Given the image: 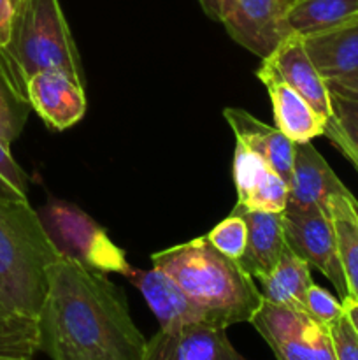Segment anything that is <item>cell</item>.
<instances>
[{"label": "cell", "mask_w": 358, "mask_h": 360, "mask_svg": "<svg viewBox=\"0 0 358 360\" xmlns=\"http://www.w3.org/2000/svg\"><path fill=\"white\" fill-rule=\"evenodd\" d=\"M329 334L336 360H358V334L346 315L329 326Z\"/></svg>", "instance_id": "obj_28"}, {"label": "cell", "mask_w": 358, "mask_h": 360, "mask_svg": "<svg viewBox=\"0 0 358 360\" xmlns=\"http://www.w3.org/2000/svg\"><path fill=\"white\" fill-rule=\"evenodd\" d=\"M0 195L28 200V176L11 155V148L0 141Z\"/></svg>", "instance_id": "obj_26"}, {"label": "cell", "mask_w": 358, "mask_h": 360, "mask_svg": "<svg viewBox=\"0 0 358 360\" xmlns=\"http://www.w3.org/2000/svg\"><path fill=\"white\" fill-rule=\"evenodd\" d=\"M249 323L277 360H336L329 327L304 309L263 301Z\"/></svg>", "instance_id": "obj_6"}, {"label": "cell", "mask_w": 358, "mask_h": 360, "mask_svg": "<svg viewBox=\"0 0 358 360\" xmlns=\"http://www.w3.org/2000/svg\"><path fill=\"white\" fill-rule=\"evenodd\" d=\"M128 280L144 295L150 309L160 322V329H174L188 323H209L206 313L164 271L157 267L151 271L133 269Z\"/></svg>", "instance_id": "obj_16"}, {"label": "cell", "mask_w": 358, "mask_h": 360, "mask_svg": "<svg viewBox=\"0 0 358 360\" xmlns=\"http://www.w3.org/2000/svg\"><path fill=\"white\" fill-rule=\"evenodd\" d=\"M260 283H262L260 294L263 301L305 311V294L314 281L311 278V266L295 255L290 248H286L276 269L267 278L260 280Z\"/></svg>", "instance_id": "obj_20"}, {"label": "cell", "mask_w": 358, "mask_h": 360, "mask_svg": "<svg viewBox=\"0 0 358 360\" xmlns=\"http://www.w3.org/2000/svg\"><path fill=\"white\" fill-rule=\"evenodd\" d=\"M32 111L30 102L11 88L0 72V141L6 146L21 136Z\"/></svg>", "instance_id": "obj_24"}, {"label": "cell", "mask_w": 358, "mask_h": 360, "mask_svg": "<svg viewBox=\"0 0 358 360\" xmlns=\"http://www.w3.org/2000/svg\"><path fill=\"white\" fill-rule=\"evenodd\" d=\"M232 213L242 217L248 229L244 255L237 260L239 266L253 278L263 280L279 264L281 255L288 248L284 239L283 211H242L232 210Z\"/></svg>", "instance_id": "obj_17"}, {"label": "cell", "mask_w": 358, "mask_h": 360, "mask_svg": "<svg viewBox=\"0 0 358 360\" xmlns=\"http://www.w3.org/2000/svg\"><path fill=\"white\" fill-rule=\"evenodd\" d=\"M232 172L237 190L234 210L284 211L288 204V183L241 143H235Z\"/></svg>", "instance_id": "obj_11"}, {"label": "cell", "mask_w": 358, "mask_h": 360, "mask_svg": "<svg viewBox=\"0 0 358 360\" xmlns=\"http://www.w3.org/2000/svg\"><path fill=\"white\" fill-rule=\"evenodd\" d=\"M225 330L209 323L160 329L147 341L144 360H246Z\"/></svg>", "instance_id": "obj_10"}, {"label": "cell", "mask_w": 358, "mask_h": 360, "mask_svg": "<svg viewBox=\"0 0 358 360\" xmlns=\"http://www.w3.org/2000/svg\"><path fill=\"white\" fill-rule=\"evenodd\" d=\"M336 195H351V192L311 143L297 144L288 183V204L330 211V200Z\"/></svg>", "instance_id": "obj_12"}, {"label": "cell", "mask_w": 358, "mask_h": 360, "mask_svg": "<svg viewBox=\"0 0 358 360\" xmlns=\"http://www.w3.org/2000/svg\"><path fill=\"white\" fill-rule=\"evenodd\" d=\"M283 225L288 248L309 266L318 269L339 292L340 301L346 299V278L337 252L330 211L286 204L283 211Z\"/></svg>", "instance_id": "obj_7"}, {"label": "cell", "mask_w": 358, "mask_h": 360, "mask_svg": "<svg viewBox=\"0 0 358 360\" xmlns=\"http://www.w3.org/2000/svg\"><path fill=\"white\" fill-rule=\"evenodd\" d=\"M312 63L325 81L358 70V18L302 37Z\"/></svg>", "instance_id": "obj_18"}, {"label": "cell", "mask_w": 358, "mask_h": 360, "mask_svg": "<svg viewBox=\"0 0 358 360\" xmlns=\"http://www.w3.org/2000/svg\"><path fill=\"white\" fill-rule=\"evenodd\" d=\"M46 229L63 255L100 273H118L126 278L132 274L125 252L76 206L53 202L46 207Z\"/></svg>", "instance_id": "obj_5"}, {"label": "cell", "mask_w": 358, "mask_h": 360, "mask_svg": "<svg viewBox=\"0 0 358 360\" xmlns=\"http://www.w3.org/2000/svg\"><path fill=\"white\" fill-rule=\"evenodd\" d=\"M63 252L28 200L0 195V323L37 320L48 294V269Z\"/></svg>", "instance_id": "obj_3"}, {"label": "cell", "mask_w": 358, "mask_h": 360, "mask_svg": "<svg viewBox=\"0 0 358 360\" xmlns=\"http://www.w3.org/2000/svg\"><path fill=\"white\" fill-rule=\"evenodd\" d=\"M27 101L51 130H67L86 112L84 84L60 69H46L27 83Z\"/></svg>", "instance_id": "obj_9"}, {"label": "cell", "mask_w": 358, "mask_h": 360, "mask_svg": "<svg viewBox=\"0 0 358 360\" xmlns=\"http://www.w3.org/2000/svg\"><path fill=\"white\" fill-rule=\"evenodd\" d=\"M223 118L234 132L235 143H241L249 151L258 155L272 171L290 183L297 148L293 141L288 139L277 127L260 122L244 109L225 108Z\"/></svg>", "instance_id": "obj_15"}, {"label": "cell", "mask_w": 358, "mask_h": 360, "mask_svg": "<svg viewBox=\"0 0 358 360\" xmlns=\"http://www.w3.org/2000/svg\"><path fill=\"white\" fill-rule=\"evenodd\" d=\"M232 39L267 58L288 34L279 0H225L218 18Z\"/></svg>", "instance_id": "obj_8"}, {"label": "cell", "mask_w": 358, "mask_h": 360, "mask_svg": "<svg viewBox=\"0 0 358 360\" xmlns=\"http://www.w3.org/2000/svg\"><path fill=\"white\" fill-rule=\"evenodd\" d=\"M21 2H23V0H13V6H14V9H16V7L20 6Z\"/></svg>", "instance_id": "obj_34"}, {"label": "cell", "mask_w": 358, "mask_h": 360, "mask_svg": "<svg viewBox=\"0 0 358 360\" xmlns=\"http://www.w3.org/2000/svg\"><path fill=\"white\" fill-rule=\"evenodd\" d=\"M153 267L171 276L216 327L251 322L263 297L237 260L214 248L207 236L151 255Z\"/></svg>", "instance_id": "obj_2"}, {"label": "cell", "mask_w": 358, "mask_h": 360, "mask_svg": "<svg viewBox=\"0 0 358 360\" xmlns=\"http://www.w3.org/2000/svg\"><path fill=\"white\" fill-rule=\"evenodd\" d=\"M279 2H281V6H283V9H286L288 6H291V4L297 2V0H279Z\"/></svg>", "instance_id": "obj_33"}, {"label": "cell", "mask_w": 358, "mask_h": 360, "mask_svg": "<svg viewBox=\"0 0 358 360\" xmlns=\"http://www.w3.org/2000/svg\"><path fill=\"white\" fill-rule=\"evenodd\" d=\"M330 143L353 164L358 172V102L330 94V116L325 134Z\"/></svg>", "instance_id": "obj_22"}, {"label": "cell", "mask_w": 358, "mask_h": 360, "mask_svg": "<svg viewBox=\"0 0 358 360\" xmlns=\"http://www.w3.org/2000/svg\"><path fill=\"white\" fill-rule=\"evenodd\" d=\"M343 304H344V315H346V319L350 320V323L353 326L354 333L358 334V299L346 297L343 299Z\"/></svg>", "instance_id": "obj_31"}, {"label": "cell", "mask_w": 358, "mask_h": 360, "mask_svg": "<svg viewBox=\"0 0 358 360\" xmlns=\"http://www.w3.org/2000/svg\"><path fill=\"white\" fill-rule=\"evenodd\" d=\"M256 77L269 91L272 102L274 123L295 144L311 143L325 134V123L316 109L288 83H284L265 62L260 63Z\"/></svg>", "instance_id": "obj_13"}, {"label": "cell", "mask_w": 358, "mask_h": 360, "mask_svg": "<svg viewBox=\"0 0 358 360\" xmlns=\"http://www.w3.org/2000/svg\"><path fill=\"white\" fill-rule=\"evenodd\" d=\"M14 6L13 0H0V49L9 42L13 30Z\"/></svg>", "instance_id": "obj_30"}, {"label": "cell", "mask_w": 358, "mask_h": 360, "mask_svg": "<svg viewBox=\"0 0 358 360\" xmlns=\"http://www.w3.org/2000/svg\"><path fill=\"white\" fill-rule=\"evenodd\" d=\"M46 69L83 81V65L58 0H23L14 9L9 42L0 49V72L27 98V83Z\"/></svg>", "instance_id": "obj_4"}, {"label": "cell", "mask_w": 358, "mask_h": 360, "mask_svg": "<svg viewBox=\"0 0 358 360\" xmlns=\"http://www.w3.org/2000/svg\"><path fill=\"white\" fill-rule=\"evenodd\" d=\"M304 308L309 316H312L316 322L325 327L332 326L340 316H344L343 301L336 299L329 290H325L323 287H318L316 283H312L307 288Z\"/></svg>", "instance_id": "obj_27"}, {"label": "cell", "mask_w": 358, "mask_h": 360, "mask_svg": "<svg viewBox=\"0 0 358 360\" xmlns=\"http://www.w3.org/2000/svg\"><path fill=\"white\" fill-rule=\"evenodd\" d=\"M358 18V0H297L284 9L288 34H318Z\"/></svg>", "instance_id": "obj_19"}, {"label": "cell", "mask_w": 358, "mask_h": 360, "mask_svg": "<svg viewBox=\"0 0 358 360\" xmlns=\"http://www.w3.org/2000/svg\"><path fill=\"white\" fill-rule=\"evenodd\" d=\"M211 245L220 250L228 259L239 260L244 255L246 241H248V229L246 221L239 214L230 213L225 220H221L213 231L207 234Z\"/></svg>", "instance_id": "obj_25"}, {"label": "cell", "mask_w": 358, "mask_h": 360, "mask_svg": "<svg viewBox=\"0 0 358 360\" xmlns=\"http://www.w3.org/2000/svg\"><path fill=\"white\" fill-rule=\"evenodd\" d=\"M199 2H200V6H202L204 13H206L209 18H213V20L218 21V18H220L221 6H223L225 0H199Z\"/></svg>", "instance_id": "obj_32"}, {"label": "cell", "mask_w": 358, "mask_h": 360, "mask_svg": "<svg viewBox=\"0 0 358 360\" xmlns=\"http://www.w3.org/2000/svg\"><path fill=\"white\" fill-rule=\"evenodd\" d=\"M330 220L336 232L337 252L346 278L347 297L358 299V202L353 195L330 200Z\"/></svg>", "instance_id": "obj_21"}, {"label": "cell", "mask_w": 358, "mask_h": 360, "mask_svg": "<svg viewBox=\"0 0 358 360\" xmlns=\"http://www.w3.org/2000/svg\"><path fill=\"white\" fill-rule=\"evenodd\" d=\"M326 84H329L330 94L340 95V97H346L358 102V70L350 74V76L326 81Z\"/></svg>", "instance_id": "obj_29"}, {"label": "cell", "mask_w": 358, "mask_h": 360, "mask_svg": "<svg viewBox=\"0 0 358 360\" xmlns=\"http://www.w3.org/2000/svg\"><path fill=\"white\" fill-rule=\"evenodd\" d=\"M262 62H265L284 83H288L295 91H298L316 109V112L329 120V84L312 63L300 35H286L267 58H262Z\"/></svg>", "instance_id": "obj_14"}, {"label": "cell", "mask_w": 358, "mask_h": 360, "mask_svg": "<svg viewBox=\"0 0 358 360\" xmlns=\"http://www.w3.org/2000/svg\"><path fill=\"white\" fill-rule=\"evenodd\" d=\"M39 350L51 360H144L147 340L105 273L63 257L48 269L37 316Z\"/></svg>", "instance_id": "obj_1"}, {"label": "cell", "mask_w": 358, "mask_h": 360, "mask_svg": "<svg viewBox=\"0 0 358 360\" xmlns=\"http://www.w3.org/2000/svg\"><path fill=\"white\" fill-rule=\"evenodd\" d=\"M37 352V320L13 316L0 323V360H34Z\"/></svg>", "instance_id": "obj_23"}]
</instances>
